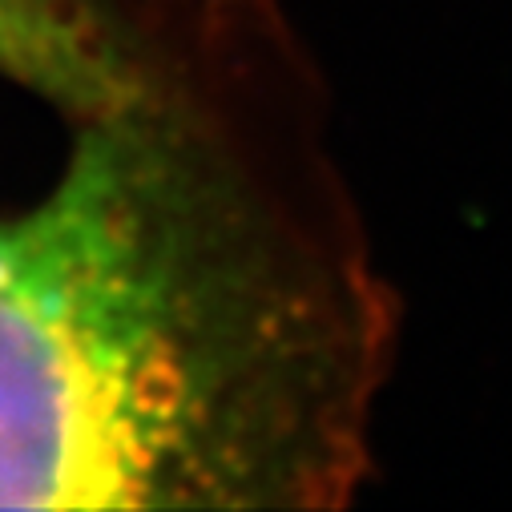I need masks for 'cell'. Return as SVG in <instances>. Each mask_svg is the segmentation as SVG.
I'll return each instance as SVG.
<instances>
[{"label": "cell", "mask_w": 512, "mask_h": 512, "mask_svg": "<svg viewBox=\"0 0 512 512\" xmlns=\"http://www.w3.org/2000/svg\"><path fill=\"white\" fill-rule=\"evenodd\" d=\"M174 33H154L105 0H0V77L77 121L109 117L150 93Z\"/></svg>", "instance_id": "cell-2"}, {"label": "cell", "mask_w": 512, "mask_h": 512, "mask_svg": "<svg viewBox=\"0 0 512 512\" xmlns=\"http://www.w3.org/2000/svg\"><path fill=\"white\" fill-rule=\"evenodd\" d=\"M311 105L263 0H210L0 218V508L347 500L392 315Z\"/></svg>", "instance_id": "cell-1"}]
</instances>
